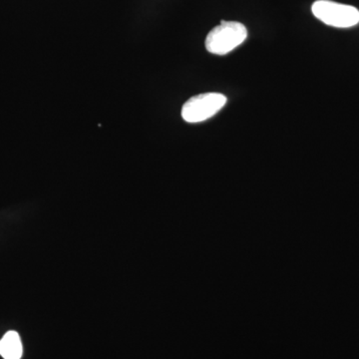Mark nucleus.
Masks as SVG:
<instances>
[{
    "instance_id": "obj_4",
    "label": "nucleus",
    "mask_w": 359,
    "mask_h": 359,
    "mask_svg": "<svg viewBox=\"0 0 359 359\" xmlns=\"http://www.w3.org/2000/svg\"><path fill=\"white\" fill-rule=\"evenodd\" d=\"M23 347L20 334L13 330L6 332L0 340V355L4 359H20Z\"/></svg>"
},
{
    "instance_id": "obj_2",
    "label": "nucleus",
    "mask_w": 359,
    "mask_h": 359,
    "mask_svg": "<svg viewBox=\"0 0 359 359\" xmlns=\"http://www.w3.org/2000/svg\"><path fill=\"white\" fill-rule=\"evenodd\" d=\"M311 11L325 25L337 28H349L359 23V11L354 6L337 4L330 0H318Z\"/></svg>"
},
{
    "instance_id": "obj_3",
    "label": "nucleus",
    "mask_w": 359,
    "mask_h": 359,
    "mask_svg": "<svg viewBox=\"0 0 359 359\" xmlns=\"http://www.w3.org/2000/svg\"><path fill=\"white\" fill-rule=\"evenodd\" d=\"M226 104V97L221 93L199 94L191 97L182 107V118L188 123H200L217 114Z\"/></svg>"
},
{
    "instance_id": "obj_1",
    "label": "nucleus",
    "mask_w": 359,
    "mask_h": 359,
    "mask_svg": "<svg viewBox=\"0 0 359 359\" xmlns=\"http://www.w3.org/2000/svg\"><path fill=\"white\" fill-rule=\"evenodd\" d=\"M247 37V27L243 23L222 20L205 37V49L215 55H226L244 43Z\"/></svg>"
}]
</instances>
